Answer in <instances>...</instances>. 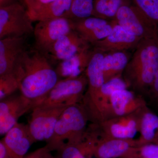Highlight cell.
<instances>
[{
    "label": "cell",
    "mask_w": 158,
    "mask_h": 158,
    "mask_svg": "<svg viewBox=\"0 0 158 158\" xmlns=\"http://www.w3.org/2000/svg\"><path fill=\"white\" fill-rule=\"evenodd\" d=\"M112 20L141 39L158 34V26L132 3L121 7Z\"/></svg>",
    "instance_id": "cell-7"
},
{
    "label": "cell",
    "mask_w": 158,
    "mask_h": 158,
    "mask_svg": "<svg viewBox=\"0 0 158 158\" xmlns=\"http://www.w3.org/2000/svg\"><path fill=\"white\" fill-rule=\"evenodd\" d=\"M72 2V0H55L30 16L33 22L65 17L70 10Z\"/></svg>",
    "instance_id": "cell-23"
},
{
    "label": "cell",
    "mask_w": 158,
    "mask_h": 158,
    "mask_svg": "<svg viewBox=\"0 0 158 158\" xmlns=\"http://www.w3.org/2000/svg\"><path fill=\"white\" fill-rule=\"evenodd\" d=\"M90 45L77 31L73 30L60 37L45 56L51 63H59Z\"/></svg>",
    "instance_id": "cell-14"
},
{
    "label": "cell",
    "mask_w": 158,
    "mask_h": 158,
    "mask_svg": "<svg viewBox=\"0 0 158 158\" xmlns=\"http://www.w3.org/2000/svg\"><path fill=\"white\" fill-rule=\"evenodd\" d=\"M54 1L55 0H29L24 4L31 15L48 6Z\"/></svg>",
    "instance_id": "cell-30"
},
{
    "label": "cell",
    "mask_w": 158,
    "mask_h": 158,
    "mask_svg": "<svg viewBox=\"0 0 158 158\" xmlns=\"http://www.w3.org/2000/svg\"><path fill=\"white\" fill-rule=\"evenodd\" d=\"M19 80L15 73L0 76V100L6 98L19 90Z\"/></svg>",
    "instance_id": "cell-28"
},
{
    "label": "cell",
    "mask_w": 158,
    "mask_h": 158,
    "mask_svg": "<svg viewBox=\"0 0 158 158\" xmlns=\"http://www.w3.org/2000/svg\"><path fill=\"white\" fill-rule=\"evenodd\" d=\"M143 108L126 116L110 118L99 123H90L98 138L134 139L139 131Z\"/></svg>",
    "instance_id": "cell-6"
},
{
    "label": "cell",
    "mask_w": 158,
    "mask_h": 158,
    "mask_svg": "<svg viewBox=\"0 0 158 158\" xmlns=\"http://www.w3.org/2000/svg\"><path fill=\"white\" fill-rule=\"evenodd\" d=\"M130 59L125 51L105 53L103 66L105 82L122 77Z\"/></svg>",
    "instance_id": "cell-22"
},
{
    "label": "cell",
    "mask_w": 158,
    "mask_h": 158,
    "mask_svg": "<svg viewBox=\"0 0 158 158\" xmlns=\"http://www.w3.org/2000/svg\"><path fill=\"white\" fill-rule=\"evenodd\" d=\"M73 21L74 30L91 45L107 37L113 27L111 21L93 16Z\"/></svg>",
    "instance_id": "cell-17"
},
{
    "label": "cell",
    "mask_w": 158,
    "mask_h": 158,
    "mask_svg": "<svg viewBox=\"0 0 158 158\" xmlns=\"http://www.w3.org/2000/svg\"><path fill=\"white\" fill-rule=\"evenodd\" d=\"M46 146L38 148L27 155L24 158H55Z\"/></svg>",
    "instance_id": "cell-31"
},
{
    "label": "cell",
    "mask_w": 158,
    "mask_h": 158,
    "mask_svg": "<svg viewBox=\"0 0 158 158\" xmlns=\"http://www.w3.org/2000/svg\"><path fill=\"white\" fill-rule=\"evenodd\" d=\"M111 21L113 23L111 33L104 39L92 44L94 48L104 53L135 48L141 40V38L132 34L113 20Z\"/></svg>",
    "instance_id": "cell-13"
},
{
    "label": "cell",
    "mask_w": 158,
    "mask_h": 158,
    "mask_svg": "<svg viewBox=\"0 0 158 158\" xmlns=\"http://www.w3.org/2000/svg\"><path fill=\"white\" fill-rule=\"evenodd\" d=\"M91 46L58 63L55 69L59 79L77 77L85 73L93 53L94 48H91Z\"/></svg>",
    "instance_id": "cell-19"
},
{
    "label": "cell",
    "mask_w": 158,
    "mask_h": 158,
    "mask_svg": "<svg viewBox=\"0 0 158 158\" xmlns=\"http://www.w3.org/2000/svg\"><path fill=\"white\" fill-rule=\"evenodd\" d=\"M94 144L85 139L77 144H65L58 150L55 158H93Z\"/></svg>",
    "instance_id": "cell-24"
},
{
    "label": "cell",
    "mask_w": 158,
    "mask_h": 158,
    "mask_svg": "<svg viewBox=\"0 0 158 158\" xmlns=\"http://www.w3.org/2000/svg\"><path fill=\"white\" fill-rule=\"evenodd\" d=\"M133 5L158 26V0H131Z\"/></svg>",
    "instance_id": "cell-29"
},
{
    "label": "cell",
    "mask_w": 158,
    "mask_h": 158,
    "mask_svg": "<svg viewBox=\"0 0 158 158\" xmlns=\"http://www.w3.org/2000/svg\"><path fill=\"white\" fill-rule=\"evenodd\" d=\"M120 158H158V144L134 146Z\"/></svg>",
    "instance_id": "cell-27"
},
{
    "label": "cell",
    "mask_w": 158,
    "mask_h": 158,
    "mask_svg": "<svg viewBox=\"0 0 158 158\" xmlns=\"http://www.w3.org/2000/svg\"><path fill=\"white\" fill-rule=\"evenodd\" d=\"M19 2V0H0V8L11 6Z\"/></svg>",
    "instance_id": "cell-34"
},
{
    "label": "cell",
    "mask_w": 158,
    "mask_h": 158,
    "mask_svg": "<svg viewBox=\"0 0 158 158\" xmlns=\"http://www.w3.org/2000/svg\"><path fill=\"white\" fill-rule=\"evenodd\" d=\"M104 54L102 51L94 48L93 53L85 71L88 85L81 103L85 109L90 105L105 83L103 66Z\"/></svg>",
    "instance_id": "cell-16"
},
{
    "label": "cell",
    "mask_w": 158,
    "mask_h": 158,
    "mask_svg": "<svg viewBox=\"0 0 158 158\" xmlns=\"http://www.w3.org/2000/svg\"><path fill=\"white\" fill-rule=\"evenodd\" d=\"M132 3L131 0H94L92 16L112 20L121 7Z\"/></svg>",
    "instance_id": "cell-25"
},
{
    "label": "cell",
    "mask_w": 158,
    "mask_h": 158,
    "mask_svg": "<svg viewBox=\"0 0 158 158\" xmlns=\"http://www.w3.org/2000/svg\"><path fill=\"white\" fill-rule=\"evenodd\" d=\"M33 22L27 8L20 2L0 8V39L33 34Z\"/></svg>",
    "instance_id": "cell-5"
},
{
    "label": "cell",
    "mask_w": 158,
    "mask_h": 158,
    "mask_svg": "<svg viewBox=\"0 0 158 158\" xmlns=\"http://www.w3.org/2000/svg\"><path fill=\"white\" fill-rule=\"evenodd\" d=\"M94 0H72L69 11L65 17L72 20L92 16Z\"/></svg>",
    "instance_id": "cell-26"
},
{
    "label": "cell",
    "mask_w": 158,
    "mask_h": 158,
    "mask_svg": "<svg viewBox=\"0 0 158 158\" xmlns=\"http://www.w3.org/2000/svg\"><path fill=\"white\" fill-rule=\"evenodd\" d=\"M89 122L81 103L67 107L61 114L53 134L47 146L51 152L58 150L64 144H77L84 140Z\"/></svg>",
    "instance_id": "cell-3"
},
{
    "label": "cell",
    "mask_w": 158,
    "mask_h": 158,
    "mask_svg": "<svg viewBox=\"0 0 158 158\" xmlns=\"http://www.w3.org/2000/svg\"><path fill=\"white\" fill-rule=\"evenodd\" d=\"M21 94L37 106L60 80L56 69L44 54L27 50L15 71Z\"/></svg>",
    "instance_id": "cell-1"
},
{
    "label": "cell",
    "mask_w": 158,
    "mask_h": 158,
    "mask_svg": "<svg viewBox=\"0 0 158 158\" xmlns=\"http://www.w3.org/2000/svg\"><path fill=\"white\" fill-rule=\"evenodd\" d=\"M146 105L143 95L132 90H129L128 88L116 90L111 96L100 123L110 118L131 114Z\"/></svg>",
    "instance_id": "cell-10"
},
{
    "label": "cell",
    "mask_w": 158,
    "mask_h": 158,
    "mask_svg": "<svg viewBox=\"0 0 158 158\" xmlns=\"http://www.w3.org/2000/svg\"><path fill=\"white\" fill-rule=\"evenodd\" d=\"M158 69V34L142 39L123 74L128 88L148 94Z\"/></svg>",
    "instance_id": "cell-2"
},
{
    "label": "cell",
    "mask_w": 158,
    "mask_h": 158,
    "mask_svg": "<svg viewBox=\"0 0 158 158\" xmlns=\"http://www.w3.org/2000/svg\"><path fill=\"white\" fill-rule=\"evenodd\" d=\"M128 88L122 77L112 79L100 88L98 93L89 106L85 109L90 123H99L101 122L104 111L114 91Z\"/></svg>",
    "instance_id": "cell-15"
},
{
    "label": "cell",
    "mask_w": 158,
    "mask_h": 158,
    "mask_svg": "<svg viewBox=\"0 0 158 158\" xmlns=\"http://www.w3.org/2000/svg\"><path fill=\"white\" fill-rule=\"evenodd\" d=\"M74 30L73 21L61 17L38 22L34 27L35 49L46 55L60 37Z\"/></svg>",
    "instance_id": "cell-8"
},
{
    "label": "cell",
    "mask_w": 158,
    "mask_h": 158,
    "mask_svg": "<svg viewBox=\"0 0 158 158\" xmlns=\"http://www.w3.org/2000/svg\"><path fill=\"white\" fill-rule=\"evenodd\" d=\"M11 158H24L35 141L27 124L16 123L2 139Z\"/></svg>",
    "instance_id": "cell-18"
},
{
    "label": "cell",
    "mask_w": 158,
    "mask_h": 158,
    "mask_svg": "<svg viewBox=\"0 0 158 158\" xmlns=\"http://www.w3.org/2000/svg\"><path fill=\"white\" fill-rule=\"evenodd\" d=\"M148 94L158 104V69Z\"/></svg>",
    "instance_id": "cell-32"
},
{
    "label": "cell",
    "mask_w": 158,
    "mask_h": 158,
    "mask_svg": "<svg viewBox=\"0 0 158 158\" xmlns=\"http://www.w3.org/2000/svg\"><path fill=\"white\" fill-rule=\"evenodd\" d=\"M136 146V139L97 137L94 148V156L96 158H120L131 148Z\"/></svg>",
    "instance_id": "cell-20"
},
{
    "label": "cell",
    "mask_w": 158,
    "mask_h": 158,
    "mask_svg": "<svg viewBox=\"0 0 158 158\" xmlns=\"http://www.w3.org/2000/svg\"><path fill=\"white\" fill-rule=\"evenodd\" d=\"M138 132L140 136L136 139L137 146L158 144V116L150 110L147 105L141 111Z\"/></svg>",
    "instance_id": "cell-21"
},
{
    "label": "cell",
    "mask_w": 158,
    "mask_h": 158,
    "mask_svg": "<svg viewBox=\"0 0 158 158\" xmlns=\"http://www.w3.org/2000/svg\"><path fill=\"white\" fill-rule=\"evenodd\" d=\"M0 158H11L2 140L0 141Z\"/></svg>",
    "instance_id": "cell-33"
},
{
    "label": "cell",
    "mask_w": 158,
    "mask_h": 158,
    "mask_svg": "<svg viewBox=\"0 0 158 158\" xmlns=\"http://www.w3.org/2000/svg\"><path fill=\"white\" fill-rule=\"evenodd\" d=\"M22 1L25 4V3L27 2L28 1H29V0H22Z\"/></svg>",
    "instance_id": "cell-35"
},
{
    "label": "cell",
    "mask_w": 158,
    "mask_h": 158,
    "mask_svg": "<svg viewBox=\"0 0 158 158\" xmlns=\"http://www.w3.org/2000/svg\"><path fill=\"white\" fill-rule=\"evenodd\" d=\"M34 105L22 94H12L0 100V135H4L16 123L20 117L32 110Z\"/></svg>",
    "instance_id": "cell-11"
},
{
    "label": "cell",
    "mask_w": 158,
    "mask_h": 158,
    "mask_svg": "<svg viewBox=\"0 0 158 158\" xmlns=\"http://www.w3.org/2000/svg\"><path fill=\"white\" fill-rule=\"evenodd\" d=\"M27 37L0 39V76L14 73L27 48Z\"/></svg>",
    "instance_id": "cell-12"
},
{
    "label": "cell",
    "mask_w": 158,
    "mask_h": 158,
    "mask_svg": "<svg viewBox=\"0 0 158 158\" xmlns=\"http://www.w3.org/2000/svg\"><path fill=\"white\" fill-rule=\"evenodd\" d=\"M88 85L85 73L77 77L60 79L36 106L67 107L81 103Z\"/></svg>",
    "instance_id": "cell-4"
},
{
    "label": "cell",
    "mask_w": 158,
    "mask_h": 158,
    "mask_svg": "<svg viewBox=\"0 0 158 158\" xmlns=\"http://www.w3.org/2000/svg\"><path fill=\"white\" fill-rule=\"evenodd\" d=\"M66 107L36 106L33 108L27 125L35 142L45 141L47 143L50 141L57 120Z\"/></svg>",
    "instance_id": "cell-9"
}]
</instances>
